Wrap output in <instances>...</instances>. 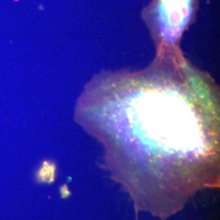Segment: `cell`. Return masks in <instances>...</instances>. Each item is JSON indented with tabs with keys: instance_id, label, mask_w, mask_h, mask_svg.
<instances>
[{
	"instance_id": "6da1fadb",
	"label": "cell",
	"mask_w": 220,
	"mask_h": 220,
	"mask_svg": "<svg viewBox=\"0 0 220 220\" xmlns=\"http://www.w3.org/2000/svg\"><path fill=\"white\" fill-rule=\"evenodd\" d=\"M76 118L102 144L106 169L137 212L166 220L198 192L219 188L218 87L180 51L157 52L142 71L95 77Z\"/></svg>"
},
{
	"instance_id": "7a4b0ae2",
	"label": "cell",
	"mask_w": 220,
	"mask_h": 220,
	"mask_svg": "<svg viewBox=\"0 0 220 220\" xmlns=\"http://www.w3.org/2000/svg\"><path fill=\"white\" fill-rule=\"evenodd\" d=\"M199 0H152L142 12L157 52L180 50V38L194 20Z\"/></svg>"
}]
</instances>
